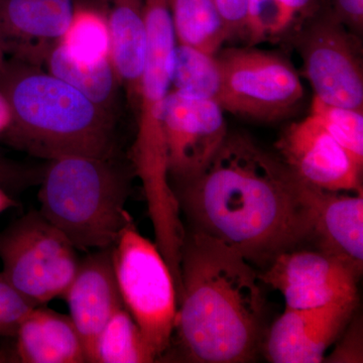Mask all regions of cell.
<instances>
[{
    "label": "cell",
    "instance_id": "21",
    "mask_svg": "<svg viewBox=\"0 0 363 363\" xmlns=\"http://www.w3.org/2000/svg\"><path fill=\"white\" fill-rule=\"evenodd\" d=\"M177 43L216 55L228 42L212 0H168Z\"/></svg>",
    "mask_w": 363,
    "mask_h": 363
},
{
    "label": "cell",
    "instance_id": "4",
    "mask_svg": "<svg viewBox=\"0 0 363 363\" xmlns=\"http://www.w3.org/2000/svg\"><path fill=\"white\" fill-rule=\"evenodd\" d=\"M147 52L133 109L136 133L131 168L142 182L156 242L175 245L184 233L180 207L169 182L164 113L172 89L177 39L168 0H145Z\"/></svg>",
    "mask_w": 363,
    "mask_h": 363
},
{
    "label": "cell",
    "instance_id": "27",
    "mask_svg": "<svg viewBox=\"0 0 363 363\" xmlns=\"http://www.w3.org/2000/svg\"><path fill=\"white\" fill-rule=\"evenodd\" d=\"M43 169L0 156V186L4 190H23L40 183Z\"/></svg>",
    "mask_w": 363,
    "mask_h": 363
},
{
    "label": "cell",
    "instance_id": "24",
    "mask_svg": "<svg viewBox=\"0 0 363 363\" xmlns=\"http://www.w3.org/2000/svg\"><path fill=\"white\" fill-rule=\"evenodd\" d=\"M221 88V68L216 55L177 43L172 89L218 104Z\"/></svg>",
    "mask_w": 363,
    "mask_h": 363
},
{
    "label": "cell",
    "instance_id": "32",
    "mask_svg": "<svg viewBox=\"0 0 363 363\" xmlns=\"http://www.w3.org/2000/svg\"><path fill=\"white\" fill-rule=\"evenodd\" d=\"M16 203L13 198L9 195L6 190H4V189L0 186V214H1L2 212L6 211L9 208L16 206Z\"/></svg>",
    "mask_w": 363,
    "mask_h": 363
},
{
    "label": "cell",
    "instance_id": "8",
    "mask_svg": "<svg viewBox=\"0 0 363 363\" xmlns=\"http://www.w3.org/2000/svg\"><path fill=\"white\" fill-rule=\"evenodd\" d=\"M0 259L2 276L37 307L63 297L80 262L76 248L40 211L0 233Z\"/></svg>",
    "mask_w": 363,
    "mask_h": 363
},
{
    "label": "cell",
    "instance_id": "34",
    "mask_svg": "<svg viewBox=\"0 0 363 363\" xmlns=\"http://www.w3.org/2000/svg\"><path fill=\"white\" fill-rule=\"evenodd\" d=\"M4 359H6V357H2V355H0V362H4Z\"/></svg>",
    "mask_w": 363,
    "mask_h": 363
},
{
    "label": "cell",
    "instance_id": "15",
    "mask_svg": "<svg viewBox=\"0 0 363 363\" xmlns=\"http://www.w3.org/2000/svg\"><path fill=\"white\" fill-rule=\"evenodd\" d=\"M63 297L90 362L100 332L112 315L124 307L112 264V247L95 250L79 262Z\"/></svg>",
    "mask_w": 363,
    "mask_h": 363
},
{
    "label": "cell",
    "instance_id": "18",
    "mask_svg": "<svg viewBox=\"0 0 363 363\" xmlns=\"http://www.w3.org/2000/svg\"><path fill=\"white\" fill-rule=\"evenodd\" d=\"M16 353L25 363L87 362L84 346L71 318L33 308L16 331Z\"/></svg>",
    "mask_w": 363,
    "mask_h": 363
},
{
    "label": "cell",
    "instance_id": "17",
    "mask_svg": "<svg viewBox=\"0 0 363 363\" xmlns=\"http://www.w3.org/2000/svg\"><path fill=\"white\" fill-rule=\"evenodd\" d=\"M111 38V62L133 106L147 52L145 0H96Z\"/></svg>",
    "mask_w": 363,
    "mask_h": 363
},
{
    "label": "cell",
    "instance_id": "9",
    "mask_svg": "<svg viewBox=\"0 0 363 363\" xmlns=\"http://www.w3.org/2000/svg\"><path fill=\"white\" fill-rule=\"evenodd\" d=\"M315 97L363 111V68L358 35L328 11L310 21L294 40Z\"/></svg>",
    "mask_w": 363,
    "mask_h": 363
},
{
    "label": "cell",
    "instance_id": "30",
    "mask_svg": "<svg viewBox=\"0 0 363 363\" xmlns=\"http://www.w3.org/2000/svg\"><path fill=\"white\" fill-rule=\"evenodd\" d=\"M327 359L329 362H362V326L358 322L350 325L342 340Z\"/></svg>",
    "mask_w": 363,
    "mask_h": 363
},
{
    "label": "cell",
    "instance_id": "19",
    "mask_svg": "<svg viewBox=\"0 0 363 363\" xmlns=\"http://www.w3.org/2000/svg\"><path fill=\"white\" fill-rule=\"evenodd\" d=\"M324 9V0H248L240 42L252 47L292 45L305 26Z\"/></svg>",
    "mask_w": 363,
    "mask_h": 363
},
{
    "label": "cell",
    "instance_id": "31",
    "mask_svg": "<svg viewBox=\"0 0 363 363\" xmlns=\"http://www.w3.org/2000/svg\"><path fill=\"white\" fill-rule=\"evenodd\" d=\"M13 116L6 98L0 92V135H4L11 126Z\"/></svg>",
    "mask_w": 363,
    "mask_h": 363
},
{
    "label": "cell",
    "instance_id": "3",
    "mask_svg": "<svg viewBox=\"0 0 363 363\" xmlns=\"http://www.w3.org/2000/svg\"><path fill=\"white\" fill-rule=\"evenodd\" d=\"M0 92L13 116L4 135L18 149L49 161L116 157V116L43 67L6 60Z\"/></svg>",
    "mask_w": 363,
    "mask_h": 363
},
{
    "label": "cell",
    "instance_id": "6",
    "mask_svg": "<svg viewBox=\"0 0 363 363\" xmlns=\"http://www.w3.org/2000/svg\"><path fill=\"white\" fill-rule=\"evenodd\" d=\"M112 264L125 309L156 359L171 346L178 295L173 274L156 243L130 224L112 247Z\"/></svg>",
    "mask_w": 363,
    "mask_h": 363
},
{
    "label": "cell",
    "instance_id": "16",
    "mask_svg": "<svg viewBox=\"0 0 363 363\" xmlns=\"http://www.w3.org/2000/svg\"><path fill=\"white\" fill-rule=\"evenodd\" d=\"M307 184V183H306ZM311 208L310 242L345 264L360 279L363 269V192L354 195L307 184Z\"/></svg>",
    "mask_w": 363,
    "mask_h": 363
},
{
    "label": "cell",
    "instance_id": "25",
    "mask_svg": "<svg viewBox=\"0 0 363 363\" xmlns=\"http://www.w3.org/2000/svg\"><path fill=\"white\" fill-rule=\"evenodd\" d=\"M310 113L316 116L325 130L363 164V111L325 104L314 96Z\"/></svg>",
    "mask_w": 363,
    "mask_h": 363
},
{
    "label": "cell",
    "instance_id": "7",
    "mask_svg": "<svg viewBox=\"0 0 363 363\" xmlns=\"http://www.w3.org/2000/svg\"><path fill=\"white\" fill-rule=\"evenodd\" d=\"M218 104L225 112L262 123L289 118L304 101V86L291 62L252 45L221 49Z\"/></svg>",
    "mask_w": 363,
    "mask_h": 363
},
{
    "label": "cell",
    "instance_id": "11",
    "mask_svg": "<svg viewBox=\"0 0 363 363\" xmlns=\"http://www.w3.org/2000/svg\"><path fill=\"white\" fill-rule=\"evenodd\" d=\"M276 147L281 161L305 183L331 192H363V164L313 114L286 126Z\"/></svg>",
    "mask_w": 363,
    "mask_h": 363
},
{
    "label": "cell",
    "instance_id": "2",
    "mask_svg": "<svg viewBox=\"0 0 363 363\" xmlns=\"http://www.w3.org/2000/svg\"><path fill=\"white\" fill-rule=\"evenodd\" d=\"M259 274L240 252L186 229L175 329L184 359L252 362L259 350L266 300Z\"/></svg>",
    "mask_w": 363,
    "mask_h": 363
},
{
    "label": "cell",
    "instance_id": "26",
    "mask_svg": "<svg viewBox=\"0 0 363 363\" xmlns=\"http://www.w3.org/2000/svg\"><path fill=\"white\" fill-rule=\"evenodd\" d=\"M35 307L0 274V335H16L21 322Z\"/></svg>",
    "mask_w": 363,
    "mask_h": 363
},
{
    "label": "cell",
    "instance_id": "20",
    "mask_svg": "<svg viewBox=\"0 0 363 363\" xmlns=\"http://www.w3.org/2000/svg\"><path fill=\"white\" fill-rule=\"evenodd\" d=\"M43 68L80 91L93 104L116 116L123 87L111 60L97 64L82 63L70 58L58 43L48 52Z\"/></svg>",
    "mask_w": 363,
    "mask_h": 363
},
{
    "label": "cell",
    "instance_id": "13",
    "mask_svg": "<svg viewBox=\"0 0 363 363\" xmlns=\"http://www.w3.org/2000/svg\"><path fill=\"white\" fill-rule=\"evenodd\" d=\"M357 302L290 309L274 322L267 334L264 353L274 363H318L350 324Z\"/></svg>",
    "mask_w": 363,
    "mask_h": 363
},
{
    "label": "cell",
    "instance_id": "22",
    "mask_svg": "<svg viewBox=\"0 0 363 363\" xmlns=\"http://www.w3.org/2000/svg\"><path fill=\"white\" fill-rule=\"evenodd\" d=\"M70 58L87 64L111 60L108 23L100 7L79 2L59 42Z\"/></svg>",
    "mask_w": 363,
    "mask_h": 363
},
{
    "label": "cell",
    "instance_id": "28",
    "mask_svg": "<svg viewBox=\"0 0 363 363\" xmlns=\"http://www.w3.org/2000/svg\"><path fill=\"white\" fill-rule=\"evenodd\" d=\"M225 25L228 42L241 40L247 21L248 0H212Z\"/></svg>",
    "mask_w": 363,
    "mask_h": 363
},
{
    "label": "cell",
    "instance_id": "14",
    "mask_svg": "<svg viewBox=\"0 0 363 363\" xmlns=\"http://www.w3.org/2000/svg\"><path fill=\"white\" fill-rule=\"evenodd\" d=\"M79 0H0V42L11 58L43 67Z\"/></svg>",
    "mask_w": 363,
    "mask_h": 363
},
{
    "label": "cell",
    "instance_id": "29",
    "mask_svg": "<svg viewBox=\"0 0 363 363\" xmlns=\"http://www.w3.org/2000/svg\"><path fill=\"white\" fill-rule=\"evenodd\" d=\"M325 11L359 35L363 30V0H324Z\"/></svg>",
    "mask_w": 363,
    "mask_h": 363
},
{
    "label": "cell",
    "instance_id": "12",
    "mask_svg": "<svg viewBox=\"0 0 363 363\" xmlns=\"http://www.w3.org/2000/svg\"><path fill=\"white\" fill-rule=\"evenodd\" d=\"M259 279L279 291L290 309L357 303L359 279L342 262L317 250L298 247L281 253Z\"/></svg>",
    "mask_w": 363,
    "mask_h": 363
},
{
    "label": "cell",
    "instance_id": "23",
    "mask_svg": "<svg viewBox=\"0 0 363 363\" xmlns=\"http://www.w3.org/2000/svg\"><path fill=\"white\" fill-rule=\"evenodd\" d=\"M156 357L125 307L117 310L95 342L90 362L147 363Z\"/></svg>",
    "mask_w": 363,
    "mask_h": 363
},
{
    "label": "cell",
    "instance_id": "1",
    "mask_svg": "<svg viewBox=\"0 0 363 363\" xmlns=\"http://www.w3.org/2000/svg\"><path fill=\"white\" fill-rule=\"evenodd\" d=\"M190 228L267 269L311 238L307 185L250 136L229 131L204 171L172 184Z\"/></svg>",
    "mask_w": 363,
    "mask_h": 363
},
{
    "label": "cell",
    "instance_id": "33",
    "mask_svg": "<svg viewBox=\"0 0 363 363\" xmlns=\"http://www.w3.org/2000/svg\"><path fill=\"white\" fill-rule=\"evenodd\" d=\"M6 52L4 51V45H2L1 42H0V69L1 67L4 65L6 61Z\"/></svg>",
    "mask_w": 363,
    "mask_h": 363
},
{
    "label": "cell",
    "instance_id": "10",
    "mask_svg": "<svg viewBox=\"0 0 363 363\" xmlns=\"http://www.w3.org/2000/svg\"><path fill=\"white\" fill-rule=\"evenodd\" d=\"M224 112L212 100L169 91L164 133L171 185L194 178L209 166L229 133Z\"/></svg>",
    "mask_w": 363,
    "mask_h": 363
},
{
    "label": "cell",
    "instance_id": "5",
    "mask_svg": "<svg viewBox=\"0 0 363 363\" xmlns=\"http://www.w3.org/2000/svg\"><path fill=\"white\" fill-rule=\"evenodd\" d=\"M133 174L116 157L50 160L40 181V213L76 250L113 247L133 223L125 207Z\"/></svg>",
    "mask_w": 363,
    "mask_h": 363
}]
</instances>
